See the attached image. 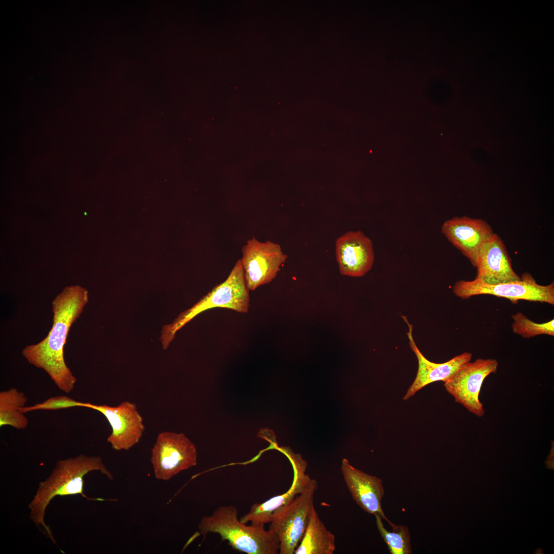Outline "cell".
<instances>
[{
  "label": "cell",
  "instance_id": "5bb4252c",
  "mask_svg": "<svg viewBox=\"0 0 554 554\" xmlns=\"http://www.w3.org/2000/svg\"><path fill=\"white\" fill-rule=\"evenodd\" d=\"M284 452L289 457L293 468V479L290 488L285 493L273 497L263 502L253 504L248 512L243 515L240 521L247 524L264 526L269 523L274 513L296 496L302 492L310 484L312 478L306 473V464L297 456L287 449Z\"/></svg>",
  "mask_w": 554,
  "mask_h": 554
},
{
  "label": "cell",
  "instance_id": "e0dca14e",
  "mask_svg": "<svg viewBox=\"0 0 554 554\" xmlns=\"http://www.w3.org/2000/svg\"><path fill=\"white\" fill-rule=\"evenodd\" d=\"M334 535L327 529L312 506L304 536L295 554H332L335 549Z\"/></svg>",
  "mask_w": 554,
  "mask_h": 554
},
{
  "label": "cell",
  "instance_id": "9a60e30c",
  "mask_svg": "<svg viewBox=\"0 0 554 554\" xmlns=\"http://www.w3.org/2000/svg\"><path fill=\"white\" fill-rule=\"evenodd\" d=\"M341 472L352 499L365 512L378 515L387 521L381 506L384 495L381 479L367 474L350 464L345 459L342 461Z\"/></svg>",
  "mask_w": 554,
  "mask_h": 554
},
{
  "label": "cell",
  "instance_id": "8992f818",
  "mask_svg": "<svg viewBox=\"0 0 554 554\" xmlns=\"http://www.w3.org/2000/svg\"><path fill=\"white\" fill-rule=\"evenodd\" d=\"M521 280L498 284H489L477 279L472 281L460 280L452 287L456 296L466 299L474 295L490 294L509 300L516 304L519 300L546 303L554 305V283L538 284L531 274L525 272Z\"/></svg>",
  "mask_w": 554,
  "mask_h": 554
},
{
  "label": "cell",
  "instance_id": "ac0fdd59",
  "mask_svg": "<svg viewBox=\"0 0 554 554\" xmlns=\"http://www.w3.org/2000/svg\"><path fill=\"white\" fill-rule=\"evenodd\" d=\"M27 401L24 393L15 388L1 391L0 427L10 426L19 430L26 428L29 421L21 409Z\"/></svg>",
  "mask_w": 554,
  "mask_h": 554
},
{
  "label": "cell",
  "instance_id": "277c9868",
  "mask_svg": "<svg viewBox=\"0 0 554 554\" xmlns=\"http://www.w3.org/2000/svg\"><path fill=\"white\" fill-rule=\"evenodd\" d=\"M249 291L240 259L224 282L214 287L191 308L182 312L172 324L163 327L161 337L163 348H168L177 331L207 309L220 307L247 313L250 306Z\"/></svg>",
  "mask_w": 554,
  "mask_h": 554
},
{
  "label": "cell",
  "instance_id": "7a4b0ae2",
  "mask_svg": "<svg viewBox=\"0 0 554 554\" xmlns=\"http://www.w3.org/2000/svg\"><path fill=\"white\" fill-rule=\"evenodd\" d=\"M95 470L100 471L110 480L114 479L100 457L81 454L57 461L50 475L39 483L35 494L28 505L29 516L39 529L41 526L43 527L45 535L54 544L57 545L56 541L44 521L47 507L56 496L79 494L88 500L105 501L102 498H89L84 493V477Z\"/></svg>",
  "mask_w": 554,
  "mask_h": 554
},
{
  "label": "cell",
  "instance_id": "7c38bea8",
  "mask_svg": "<svg viewBox=\"0 0 554 554\" xmlns=\"http://www.w3.org/2000/svg\"><path fill=\"white\" fill-rule=\"evenodd\" d=\"M336 259L341 274L350 277L364 276L374 260L372 243L361 231H349L337 239Z\"/></svg>",
  "mask_w": 554,
  "mask_h": 554
},
{
  "label": "cell",
  "instance_id": "52a82bcc",
  "mask_svg": "<svg viewBox=\"0 0 554 554\" xmlns=\"http://www.w3.org/2000/svg\"><path fill=\"white\" fill-rule=\"evenodd\" d=\"M150 461L155 478L168 481L196 465L197 451L184 433L161 432L152 448Z\"/></svg>",
  "mask_w": 554,
  "mask_h": 554
},
{
  "label": "cell",
  "instance_id": "3957f363",
  "mask_svg": "<svg viewBox=\"0 0 554 554\" xmlns=\"http://www.w3.org/2000/svg\"><path fill=\"white\" fill-rule=\"evenodd\" d=\"M264 526L247 525L238 518L234 506H221L210 516L203 517L198 526L200 534H219L234 550L247 554H276L280 541L276 535Z\"/></svg>",
  "mask_w": 554,
  "mask_h": 554
},
{
  "label": "cell",
  "instance_id": "5b68a950",
  "mask_svg": "<svg viewBox=\"0 0 554 554\" xmlns=\"http://www.w3.org/2000/svg\"><path fill=\"white\" fill-rule=\"evenodd\" d=\"M318 483L313 479L304 490L279 509L269 523V530L280 541V554H293L305 531Z\"/></svg>",
  "mask_w": 554,
  "mask_h": 554
},
{
  "label": "cell",
  "instance_id": "6da1fadb",
  "mask_svg": "<svg viewBox=\"0 0 554 554\" xmlns=\"http://www.w3.org/2000/svg\"><path fill=\"white\" fill-rule=\"evenodd\" d=\"M88 301V292L85 288L78 285L64 288L52 302L53 324L47 335L22 350V355L28 363L43 369L56 386L66 393L74 389L76 378L66 364L64 346L71 326Z\"/></svg>",
  "mask_w": 554,
  "mask_h": 554
},
{
  "label": "cell",
  "instance_id": "4fadbf2b",
  "mask_svg": "<svg viewBox=\"0 0 554 554\" xmlns=\"http://www.w3.org/2000/svg\"><path fill=\"white\" fill-rule=\"evenodd\" d=\"M476 279L489 284L521 280L513 270L511 261L501 238L496 233L484 244L476 259Z\"/></svg>",
  "mask_w": 554,
  "mask_h": 554
},
{
  "label": "cell",
  "instance_id": "30bf717a",
  "mask_svg": "<svg viewBox=\"0 0 554 554\" xmlns=\"http://www.w3.org/2000/svg\"><path fill=\"white\" fill-rule=\"evenodd\" d=\"M85 407L101 412L106 418L112 429L107 442L114 450H129L142 438L145 427L134 403L126 401L111 406L86 402Z\"/></svg>",
  "mask_w": 554,
  "mask_h": 554
},
{
  "label": "cell",
  "instance_id": "2e32d148",
  "mask_svg": "<svg viewBox=\"0 0 554 554\" xmlns=\"http://www.w3.org/2000/svg\"><path fill=\"white\" fill-rule=\"evenodd\" d=\"M402 318L409 328L407 334L410 347L417 356L418 361L416 378L403 397L404 400H407L429 384L439 381H446L463 364L471 361L472 354L470 352H465L443 363L429 361L423 355L414 341L412 325L405 316H402Z\"/></svg>",
  "mask_w": 554,
  "mask_h": 554
},
{
  "label": "cell",
  "instance_id": "ba28073f",
  "mask_svg": "<svg viewBox=\"0 0 554 554\" xmlns=\"http://www.w3.org/2000/svg\"><path fill=\"white\" fill-rule=\"evenodd\" d=\"M499 363L494 359H477L463 364L444 385L455 401L478 417L485 414L479 394L485 379L497 372Z\"/></svg>",
  "mask_w": 554,
  "mask_h": 554
},
{
  "label": "cell",
  "instance_id": "d6986e66",
  "mask_svg": "<svg viewBox=\"0 0 554 554\" xmlns=\"http://www.w3.org/2000/svg\"><path fill=\"white\" fill-rule=\"evenodd\" d=\"M375 517L378 529L391 554L412 553L410 535L407 527L395 525L389 521L388 523L392 527V530L388 531L383 524L381 517L378 515H375Z\"/></svg>",
  "mask_w": 554,
  "mask_h": 554
},
{
  "label": "cell",
  "instance_id": "ffe728a7",
  "mask_svg": "<svg viewBox=\"0 0 554 554\" xmlns=\"http://www.w3.org/2000/svg\"><path fill=\"white\" fill-rule=\"evenodd\" d=\"M513 322L511 327L513 332L524 338H530L540 334L554 336V320L543 323H537L519 312L512 315Z\"/></svg>",
  "mask_w": 554,
  "mask_h": 554
},
{
  "label": "cell",
  "instance_id": "8fae6325",
  "mask_svg": "<svg viewBox=\"0 0 554 554\" xmlns=\"http://www.w3.org/2000/svg\"><path fill=\"white\" fill-rule=\"evenodd\" d=\"M441 232L473 267L480 249L494 233L485 221L466 216H456L445 221L441 226Z\"/></svg>",
  "mask_w": 554,
  "mask_h": 554
},
{
  "label": "cell",
  "instance_id": "9c48e42d",
  "mask_svg": "<svg viewBox=\"0 0 554 554\" xmlns=\"http://www.w3.org/2000/svg\"><path fill=\"white\" fill-rule=\"evenodd\" d=\"M242 252L244 277L251 291L271 282L287 258L278 244L260 242L254 237L247 241Z\"/></svg>",
  "mask_w": 554,
  "mask_h": 554
},
{
  "label": "cell",
  "instance_id": "44dd1931",
  "mask_svg": "<svg viewBox=\"0 0 554 554\" xmlns=\"http://www.w3.org/2000/svg\"><path fill=\"white\" fill-rule=\"evenodd\" d=\"M86 404V402H80L66 395H58L32 406H25L21 409V411L26 413L40 410H57L75 407H85Z\"/></svg>",
  "mask_w": 554,
  "mask_h": 554
}]
</instances>
